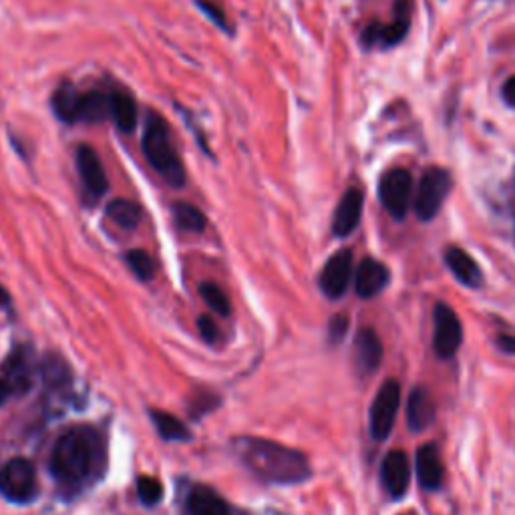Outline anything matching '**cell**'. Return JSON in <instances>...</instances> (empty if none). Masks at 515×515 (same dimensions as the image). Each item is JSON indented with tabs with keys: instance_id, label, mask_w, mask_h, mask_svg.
<instances>
[{
	"instance_id": "1",
	"label": "cell",
	"mask_w": 515,
	"mask_h": 515,
	"mask_svg": "<svg viewBox=\"0 0 515 515\" xmlns=\"http://www.w3.org/2000/svg\"><path fill=\"white\" fill-rule=\"evenodd\" d=\"M236 451L252 473L270 483H300L310 477L306 457L274 441L246 437L236 441Z\"/></svg>"
},
{
	"instance_id": "2",
	"label": "cell",
	"mask_w": 515,
	"mask_h": 515,
	"mask_svg": "<svg viewBox=\"0 0 515 515\" xmlns=\"http://www.w3.org/2000/svg\"><path fill=\"white\" fill-rule=\"evenodd\" d=\"M99 439L87 427L67 431L51 455V471L65 485H81L99 463Z\"/></svg>"
},
{
	"instance_id": "3",
	"label": "cell",
	"mask_w": 515,
	"mask_h": 515,
	"mask_svg": "<svg viewBox=\"0 0 515 515\" xmlns=\"http://www.w3.org/2000/svg\"><path fill=\"white\" fill-rule=\"evenodd\" d=\"M143 153L147 157V161L151 163V167L157 171V174L171 186H184L186 182V169L184 163L171 143L169 137V129L163 121V117H159L157 113H149L147 117V125L143 131Z\"/></svg>"
},
{
	"instance_id": "4",
	"label": "cell",
	"mask_w": 515,
	"mask_h": 515,
	"mask_svg": "<svg viewBox=\"0 0 515 515\" xmlns=\"http://www.w3.org/2000/svg\"><path fill=\"white\" fill-rule=\"evenodd\" d=\"M449 190H451V178L447 171L441 167H429L419 182V190L415 196L417 218L423 222L433 220L441 212L449 196Z\"/></svg>"
},
{
	"instance_id": "5",
	"label": "cell",
	"mask_w": 515,
	"mask_h": 515,
	"mask_svg": "<svg viewBox=\"0 0 515 515\" xmlns=\"http://www.w3.org/2000/svg\"><path fill=\"white\" fill-rule=\"evenodd\" d=\"M379 198L383 208L397 220H403L409 212L413 198V176L407 169H391L381 178Z\"/></svg>"
},
{
	"instance_id": "6",
	"label": "cell",
	"mask_w": 515,
	"mask_h": 515,
	"mask_svg": "<svg viewBox=\"0 0 515 515\" xmlns=\"http://www.w3.org/2000/svg\"><path fill=\"white\" fill-rule=\"evenodd\" d=\"M401 407V385L397 379H389L379 389L371 407V435L379 441L387 439L393 431L397 413Z\"/></svg>"
},
{
	"instance_id": "7",
	"label": "cell",
	"mask_w": 515,
	"mask_h": 515,
	"mask_svg": "<svg viewBox=\"0 0 515 515\" xmlns=\"http://www.w3.org/2000/svg\"><path fill=\"white\" fill-rule=\"evenodd\" d=\"M0 493L11 501H29L37 493V475L31 461L17 457L0 471Z\"/></svg>"
},
{
	"instance_id": "8",
	"label": "cell",
	"mask_w": 515,
	"mask_h": 515,
	"mask_svg": "<svg viewBox=\"0 0 515 515\" xmlns=\"http://www.w3.org/2000/svg\"><path fill=\"white\" fill-rule=\"evenodd\" d=\"M435 332H433V349L437 357L451 359L459 351L463 342V326L455 310L443 302H439L433 310Z\"/></svg>"
},
{
	"instance_id": "9",
	"label": "cell",
	"mask_w": 515,
	"mask_h": 515,
	"mask_svg": "<svg viewBox=\"0 0 515 515\" xmlns=\"http://www.w3.org/2000/svg\"><path fill=\"white\" fill-rule=\"evenodd\" d=\"M353 278V254L351 250H338L322 268L320 290L336 300L347 292Z\"/></svg>"
},
{
	"instance_id": "10",
	"label": "cell",
	"mask_w": 515,
	"mask_h": 515,
	"mask_svg": "<svg viewBox=\"0 0 515 515\" xmlns=\"http://www.w3.org/2000/svg\"><path fill=\"white\" fill-rule=\"evenodd\" d=\"M411 9H413V0H397V3H395V17H393L391 25H387V27L371 25L365 31L363 41L367 45L381 43L383 47H393V45L401 43L405 39V35L409 33Z\"/></svg>"
},
{
	"instance_id": "11",
	"label": "cell",
	"mask_w": 515,
	"mask_h": 515,
	"mask_svg": "<svg viewBox=\"0 0 515 515\" xmlns=\"http://www.w3.org/2000/svg\"><path fill=\"white\" fill-rule=\"evenodd\" d=\"M77 167H79V176L87 192V198L93 202L99 200L107 192V176L95 149L81 145L77 149Z\"/></svg>"
},
{
	"instance_id": "12",
	"label": "cell",
	"mask_w": 515,
	"mask_h": 515,
	"mask_svg": "<svg viewBox=\"0 0 515 515\" xmlns=\"http://www.w3.org/2000/svg\"><path fill=\"white\" fill-rule=\"evenodd\" d=\"M363 202H365V196L359 188H351L345 196L340 198V202L334 210V218H332L334 236L345 238L355 232V228L359 226L361 216H363Z\"/></svg>"
},
{
	"instance_id": "13",
	"label": "cell",
	"mask_w": 515,
	"mask_h": 515,
	"mask_svg": "<svg viewBox=\"0 0 515 515\" xmlns=\"http://www.w3.org/2000/svg\"><path fill=\"white\" fill-rule=\"evenodd\" d=\"M381 477H383V485L391 493V497H403L407 493L409 481H411L409 457L399 449L391 451L383 461Z\"/></svg>"
},
{
	"instance_id": "14",
	"label": "cell",
	"mask_w": 515,
	"mask_h": 515,
	"mask_svg": "<svg viewBox=\"0 0 515 515\" xmlns=\"http://www.w3.org/2000/svg\"><path fill=\"white\" fill-rule=\"evenodd\" d=\"M389 284V270L375 258H365L355 272V288L361 298L377 296Z\"/></svg>"
},
{
	"instance_id": "15",
	"label": "cell",
	"mask_w": 515,
	"mask_h": 515,
	"mask_svg": "<svg viewBox=\"0 0 515 515\" xmlns=\"http://www.w3.org/2000/svg\"><path fill=\"white\" fill-rule=\"evenodd\" d=\"M417 477L421 487L429 491H435L443 485L445 469L439 449L433 443H427L417 451Z\"/></svg>"
},
{
	"instance_id": "16",
	"label": "cell",
	"mask_w": 515,
	"mask_h": 515,
	"mask_svg": "<svg viewBox=\"0 0 515 515\" xmlns=\"http://www.w3.org/2000/svg\"><path fill=\"white\" fill-rule=\"evenodd\" d=\"M355 361L361 373H373L383 361V342L373 328H363L355 340Z\"/></svg>"
},
{
	"instance_id": "17",
	"label": "cell",
	"mask_w": 515,
	"mask_h": 515,
	"mask_svg": "<svg viewBox=\"0 0 515 515\" xmlns=\"http://www.w3.org/2000/svg\"><path fill=\"white\" fill-rule=\"evenodd\" d=\"M435 415H437V409H435V401H433L431 393L423 387L415 389L407 403V421H409L411 431H415V433L425 431L429 425H433Z\"/></svg>"
},
{
	"instance_id": "18",
	"label": "cell",
	"mask_w": 515,
	"mask_h": 515,
	"mask_svg": "<svg viewBox=\"0 0 515 515\" xmlns=\"http://www.w3.org/2000/svg\"><path fill=\"white\" fill-rule=\"evenodd\" d=\"M445 264H447V268L453 272V276H455L461 284H465V286H469V288L481 286L483 274H481L477 262H475L467 252H463L461 248H457V246L447 248V252H445Z\"/></svg>"
},
{
	"instance_id": "19",
	"label": "cell",
	"mask_w": 515,
	"mask_h": 515,
	"mask_svg": "<svg viewBox=\"0 0 515 515\" xmlns=\"http://www.w3.org/2000/svg\"><path fill=\"white\" fill-rule=\"evenodd\" d=\"M83 95L71 83H61L53 93V109L65 123H77L81 119Z\"/></svg>"
},
{
	"instance_id": "20",
	"label": "cell",
	"mask_w": 515,
	"mask_h": 515,
	"mask_svg": "<svg viewBox=\"0 0 515 515\" xmlns=\"http://www.w3.org/2000/svg\"><path fill=\"white\" fill-rule=\"evenodd\" d=\"M188 509L192 515H232L228 503L210 487H194L188 497Z\"/></svg>"
},
{
	"instance_id": "21",
	"label": "cell",
	"mask_w": 515,
	"mask_h": 515,
	"mask_svg": "<svg viewBox=\"0 0 515 515\" xmlns=\"http://www.w3.org/2000/svg\"><path fill=\"white\" fill-rule=\"evenodd\" d=\"M109 115L113 117L115 125L129 133L135 129V123H137V105H135V99L123 91V89H117L113 93H109Z\"/></svg>"
},
{
	"instance_id": "22",
	"label": "cell",
	"mask_w": 515,
	"mask_h": 515,
	"mask_svg": "<svg viewBox=\"0 0 515 515\" xmlns=\"http://www.w3.org/2000/svg\"><path fill=\"white\" fill-rule=\"evenodd\" d=\"M5 383L9 385L11 393H23L29 389L31 385V367H29V359L23 353H15L11 359H7L3 375Z\"/></svg>"
},
{
	"instance_id": "23",
	"label": "cell",
	"mask_w": 515,
	"mask_h": 515,
	"mask_svg": "<svg viewBox=\"0 0 515 515\" xmlns=\"http://www.w3.org/2000/svg\"><path fill=\"white\" fill-rule=\"evenodd\" d=\"M107 216L113 224H117L119 228H125V230H133L141 222V210L131 200H113L107 206Z\"/></svg>"
},
{
	"instance_id": "24",
	"label": "cell",
	"mask_w": 515,
	"mask_h": 515,
	"mask_svg": "<svg viewBox=\"0 0 515 515\" xmlns=\"http://www.w3.org/2000/svg\"><path fill=\"white\" fill-rule=\"evenodd\" d=\"M151 419L159 431V435L167 441H186L190 437L188 427L174 415L163 411H151Z\"/></svg>"
},
{
	"instance_id": "25",
	"label": "cell",
	"mask_w": 515,
	"mask_h": 515,
	"mask_svg": "<svg viewBox=\"0 0 515 515\" xmlns=\"http://www.w3.org/2000/svg\"><path fill=\"white\" fill-rule=\"evenodd\" d=\"M109 115V95L101 91H89L83 95V107H81V119L99 123Z\"/></svg>"
},
{
	"instance_id": "26",
	"label": "cell",
	"mask_w": 515,
	"mask_h": 515,
	"mask_svg": "<svg viewBox=\"0 0 515 515\" xmlns=\"http://www.w3.org/2000/svg\"><path fill=\"white\" fill-rule=\"evenodd\" d=\"M174 218H176L178 226L188 232H204V228H206V216L202 214V210H198L196 206L186 204V202L174 206Z\"/></svg>"
},
{
	"instance_id": "27",
	"label": "cell",
	"mask_w": 515,
	"mask_h": 515,
	"mask_svg": "<svg viewBox=\"0 0 515 515\" xmlns=\"http://www.w3.org/2000/svg\"><path fill=\"white\" fill-rule=\"evenodd\" d=\"M200 294H202V298L206 300V304L214 310V312H218L220 316H228L230 314V300H228V296L224 294V290L218 286V284H214V282H204L202 286H200Z\"/></svg>"
},
{
	"instance_id": "28",
	"label": "cell",
	"mask_w": 515,
	"mask_h": 515,
	"mask_svg": "<svg viewBox=\"0 0 515 515\" xmlns=\"http://www.w3.org/2000/svg\"><path fill=\"white\" fill-rule=\"evenodd\" d=\"M125 260H127L129 268L133 270V274H135L137 278H141V280H149V278L153 276V272H155L151 256H149L147 252H143V250H131V252L125 256Z\"/></svg>"
},
{
	"instance_id": "29",
	"label": "cell",
	"mask_w": 515,
	"mask_h": 515,
	"mask_svg": "<svg viewBox=\"0 0 515 515\" xmlns=\"http://www.w3.org/2000/svg\"><path fill=\"white\" fill-rule=\"evenodd\" d=\"M137 493L145 505H157L163 497V487L155 477H139L137 479Z\"/></svg>"
},
{
	"instance_id": "30",
	"label": "cell",
	"mask_w": 515,
	"mask_h": 515,
	"mask_svg": "<svg viewBox=\"0 0 515 515\" xmlns=\"http://www.w3.org/2000/svg\"><path fill=\"white\" fill-rule=\"evenodd\" d=\"M198 5H200V9L218 25V27H222V29H228V21H226V15H224V11L216 5V3H212V0H198Z\"/></svg>"
},
{
	"instance_id": "31",
	"label": "cell",
	"mask_w": 515,
	"mask_h": 515,
	"mask_svg": "<svg viewBox=\"0 0 515 515\" xmlns=\"http://www.w3.org/2000/svg\"><path fill=\"white\" fill-rule=\"evenodd\" d=\"M198 328H200V334H202L204 340L214 342L218 338V326H216V322L210 316H202L198 320Z\"/></svg>"
},
{
	"instance_id": "32",
	"label": "cell",
	"mask_w": 515,
	"mask_h": 515,
	"mask_svg": "<svg viewBox=\"0 0 515 515\" xmlns=\"http://www.w3.org/2000/svg\"><path fill=\"white\" fill-rule=\"evenodd\" d=\"M347 328H349V320L345 316H336L332 320V324H330V338L332 340H340L342 336H345Z\"/></svg>"
},
{
	"instance_id": "33",
	"label": "cell",
	"mask_w": 515,
	"mask_h": 515,
	"mask_svg": "<svg viewBox=\"0 0 515 515\" xmlns=\"http://www.w3.org/2000/svg\"><path fill=\"white\" fill-rule=\"evenodd\" d=\"M501 97L509 107H515V77L507 79L503 89H501Z\"/></svg>"
},
{
	"instance_id": "34",
	"label": "cell",
	"mask_w": 515,
	"mask_h": 515,
	"mask_svg": "<svg viewBox=\"0 0 515 515\" xmlns=\"http://www.w3.org/2000/svg\"><path fill=\"white\" fill-rule=\"evenodd\" d=\"M497 347H499L503 353L515 355V336H507V334L497 336Z\"/></svg>"
},
{
	"instance_id": "35",
	"label": "cell",
	"mask_w": 515,
	"mask_h": 515,
	"mask_svg": "<svg viewBox=\"0 0 515 515\" xmlns=\"http://www.w3.org/2000/svg\"><path fill=\"white\" fill-rule=\"evenodd\" d=\"M9 395H11V389H9V385L5 383V379L0 377V405H3V403L9 399Z\"/></svg>"
},
{
	"instance_id": "36",
	"label": "cell",
	"mask_w": 515,
	"mask_h": 515,
	"mask_svg": "<svg viewBox=\"0 0 515 515\" xmlns=\"http://www.w3.org/2000/svg\"><path fill=\"white\" fill-rule=\"evenodd\" d=\"M7 302H9V294L0 288V304H7Z\"/></svg>"
}]
</instances>
